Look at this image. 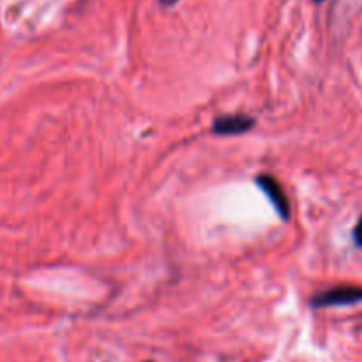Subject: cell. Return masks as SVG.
<instances>
[{"label": "cell", "mask_w": 362, "mask_h": 362, "mask_svg": "<svg viewBox=\"0 0 362 362\" xmlns=\"http://www.w3.org/2000/svg\"><path fill=\"white\" fill-rule=\"evenodd\" d=\"M354 240H356L357 246L362 247V216L359 221H357L356 228H354Z\"/></svg>", "instance_id": "4"}, {"label": "cell", "mask_w": 362, "mask_h": 362, "mask_svg": "<svg viewBox=\"0 0 362 362\" xmlns=\"http://www.w3.org/2000/svg\"><path fill=\"white\" fill-rule=\"evenodd\" d=\"M315 2H322V0H315Z\"/></svg>", "instance_id": "6"}, {"label": "cell", "mask_w": 362, "mask_h": 362, "mask_svg": "<svg viewBox=\"0 0 362 362\" xmlns=\"http://www.w3.org/2000/svg\"><path fill=\"white\" fill-rule=\"evenodd\" d=\"M255 182L260 187L262 193L269 198V202H271L272 207L276 209V212L286 221V219L290 218V202L288 198H286L283 186L278 182V179H274L272 175H265L264 173V175H258Z\"/></svg>", "instance_id": "2"}, {"label": "cell", "mask_w": 362, "mask_h": 362, "mask_svg": "<svg viewBox=\"0 0 362 362\" xmlns=\"http://www.w3.org/2000/svg\"><path fill=\"white\" fill-rule=\"evenodd\" d=\"M362 300V286L357 285H339L331 290L317 293L311 299V306L315 308H334V306H350Z\"/></svg>", "instance_id": "1"}, {"label": "cell", "mask_w": 362, "mask_h": 362, "mask_svg": "<svg viewBox=\"0 0 362 362\" xmlns=\"http://www.w3.org/2000/svg\"><path fill=\"white\" fill-rule=\"evenodd\" d=\"M257 120L244 113H233V115H221L212 122V133L221 134V136H233V134H243L246 131L253 129Z\"/></svg>", "instance_id": "3"}, {"label": "cell", "mask_w": 362, "mask_h": 362, "mask_svg": "<svg viewBox=\"0 0 362 362\" xmlns=\"http://www.w3.org/2000/svg\"><path fill=\"white\" fill-rule=\"evenodd\" d=\"M159 2H161L163 6H173V4H177L179 0H159Z\"/></svg>", "instance_id": "5"}]
</instances>
